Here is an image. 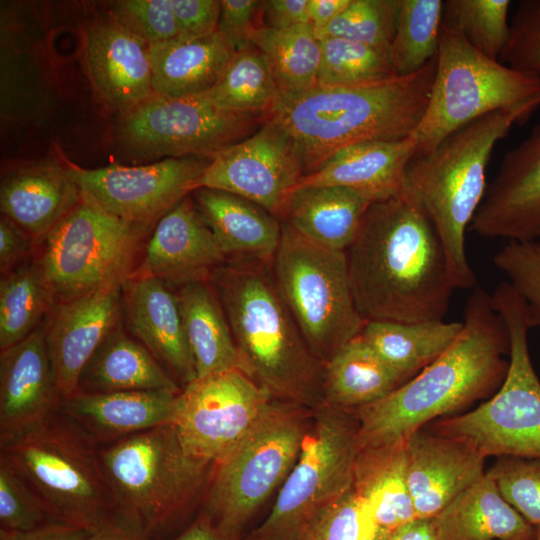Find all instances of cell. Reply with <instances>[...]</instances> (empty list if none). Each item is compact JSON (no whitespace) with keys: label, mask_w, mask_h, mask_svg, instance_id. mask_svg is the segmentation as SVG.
<instances>
[{"label":"cell","mask_w":540,"mask_h":540,"mask_svg":"<svg viewBox=\"0 0 540 540\" xmlns=\"http://www.w3.org/2000/svg\"><path fill=\"white\" fill-rule=\"evenodd\" d=\"M261 5L258 0H221L217 32L234 52L252 45L251 35L257 27L254 21Z\"/></svg>","instance_id":"50"},{"label":"cell","mask_w":540,"mask_h":540,"mask_svg":"<svg viewBox=\"0 0 540 540\" xmlns=\"http://www.w3.org/2000/svg\"><path fill=\"white\" fill-rule=\"evenodd\" d=\"M400 0H351L346 9L316 32L322 39L335 37L389 50Z\"/></svg>","instance_id":"43"},{"label":"cell","mask_w":540,"mask_h":540,"mask_svg":"<svg viewBox=\"0 0 540 540\" xmlns=\"http://www.w3.org/2000/svg\"><path fill=\"white\" fill-rule=\"evenodd\" d=\"M352 487L390 534L416 519L407 481L405 442L359 449Z\"/></svg>","instance_id":"35"},{"label":"cell","mask_w":540,"mask_h":540,"mask_svg":"<svg viewBox=\"0 0 540 540\" xmlns=\"http://www.w3.org/2000/svg\"><path fill=\"white\" fill-rule=\"evenodd\" d=\"M115 518L147 540H165L200 512L216 462L183 449L172 424L99 446Z\"/></svg>","instance_id":"5"},{"label":"cell","mask_w":540,"mask_h":540,"mask_svg":"<svg viewBox=\"0 0 540 540\" xmlns=\"http://www.w3.org/2000/svg\"><path fill=\"white\" fill-rule=\"evenodd\" d=\"M493 262L522 299L529 328H540V241H508Z\"/></svg>","instance_id":"45"},{"label":"cell","mask_w":540,"mask_h":540,"mask_svg":"<svg viewBox=\"0 0 540 540\" xmlns=\"http://www.w3.org/2000/svg\"><path fill=\"white\" fill-rule=\"evenodd\" d=\"M0 461L36 495L54 521L94 533L116 519L99 445L60 410L0 437Z\"/></svg>","instance_id":"7"},{"label":"cell","mask_w":540,"mask_h":540,"mask_svg":"<svg viewBox=\"0 0 540 540\" xmlns=\"http://www.w3.org/2000/svg\"><path fill=\"white\" fill-rule=\"evenodd\" d=\"M505 500L533 527L540 526V459L498 457L487 471Z\"/></svg>","instance_id":"46"},{"label":"cell","mask_w":540,"mask_h":540,"mask_svg":"<svg viewBox=\"0 0 540 540\" xmlns=\"http://www.w3.org/2000/svg\"><path fill=\"white\" fill-rule=\"evenodd\" d=\"M372 202L363 193L343 186H296L281 221L318 245L347 251Z\"/></svg>","instance_id":"29"},{"label":"cell","mask_w":540,"mask_h":540,"mask_svg":"<svg viewBox=\"0 0 540 540\" xmlns=\"http://www.w3.org/2000/svg\"><path fill=\"white\" fill-rule=\"evenodd\" d=\"M271 272L303 338L323 364L360 334L366 320L354 301L346 251L318 245L282 222Z\"/></svg>","instance_id":"11"},{"label":"cell","mask_w":540,"mask_h":540,"mask_svg":"<svg viewBox=\"0 0 540 540\" xmlns=\"http://www.w3.org/2000/svg\"><path fill=\"white\" fill-rule=\"evenodd\" d=\"M387 540H437L433 519H414L393 531Z\"/></svg>","instance_id":"57"},{"label":"cell","mask_w":540,"mask_h":540,"mask_svg":"<svg viewBox=\"0 0 540 540\" xmlns=\"http://www.w3.org/2000/svg\"><path fill=\"white\" fill-rule=\"evenodd\" d=\"M109 14L148 45L180 36L172 0H120Z\"/></svg>","instance_id":"47"},{"label":"cell","mask_w":540,"mask_h":540,"mask_svg":"<svg viewBox=\"0 0 540 540\" xmlns=\"http://www.w3.org/2000/svg\"><path fill=\"white\" fill-rule=\"evenodd\" d=\"M403 384L359 335L342 346L325 364L324 403L346 410L374 403Z\"/></svg>","instance_id":"36"},{"label":"cell","mask_w":540,"mask_h":540,"mask_svg":"<svg viewBox=\"0 0 540 540\" xmlns=\"http://www.w3.org/2000/svg\"><path fill=\"white\" fill-rule=\"evenodd\" d=\"M197 378L232 369L242 360L219 295L210 280L195 281L176 291Z\"/></svg>","instance_id":"33"},{"label":"cell","mask_w":540,"mask_h":540,"mask_svg":"<svg viewBox=\"0 0 540 540\" xmlns=\"http://www.w3.org/2000/svg\"><path fill=\"white\" fill-rule=\"evenodd\" d=\"M90 534L77 527L53 523L26 532L0 529V540H88Z\"/></svg>","instance_id":"54"},{"label":"cell","mask_w":540,"mask_h":540,"mask_svg":"<svg viewBox=\"0 0 540 540\" xmlns=\"http://www.w3.org/2000/svg\"><path fill=\"white\" fill-rule=\"evenodd\" d=\"M319 87H348L395 77L389 50L335 37L321 39Z\"/></svg>","instance_id":"41"},{"label":"cell","mask_w":540,"mask_h":540,"mask_svg":"<svg viewBox=\"0 0 540 540\" xmlns=\"http://www.w3.org/2000/svg\"><path fill=\"white\" fill-rule=\"evenodd\" d=\"M437 540H529L530 525L485 474L433 517Z\"/></svg>","instance_id":"31"},{"label":"cell","mask_w":540,"mask_h":540,"mask_svg":"<svg viewBox=\"0 0 540 540\" xmlns=\"http://www.w3.org/2000/svg\"><path fill=\"white\" fill-rule=\"evenodd\" d=\"M274 398L239 369L196 378L177 398L173 427L189 455L218 462L254 427Z\"/></svg>","instance_id":"15"},{"label":"cell","mask_w":540,"mask_h":540,"mask_svg":"<svg viewBox=\"0 0 540 540\" xmlns=\"http://www.w3.org/2000/svg\"><path fill=\"white\" fill-rule=\"evenodd\" d=\"M462 321L366 320L360 336L406 382L444 353L459 336Z\"/></svg>","instance_id":"34"},{"label":"cell","mask_w":540,"mask_h":540,"mask_svg":"<svg viewBox=\"0 0 540 540\" xmlns=\"http://www.w3.org/2000/svg\"><path fill=\"white\" fill-rule=\"evenodd\" d=\"M227 261L189 195L157 221L132 274L179 287L211 280Z\"/></svg>","instance_id":"21"},{"label":"cell","mask_w":540,"mask_h":540,"mask_svg":"<svg viewBox=\"0 0 540 540\" xmlns=\"http://www.w3.org/2000/svg\"><path fill=\"white\" fill-rule=\"evenodd\" d=\"M55 299L35 257L0 280V351L31 335L45 320Z\"/></svg>","instance_id":"38"},{"label":"cell","mask_w":540,"mask_h":540,"mask_svg":"<svg viewBox=\"0 0 540 540\" xmlns=\"http://www.w3.org/2000/svg\"><path fill=\"white\" fill-rule=\"evenodd\" d=\"M416 519L433 518L480 479L485 457L466 442L423 428L405 441Z\"/></svg>","instance_id":"23"},{"label":"cell","mask_w":540,"mask_h":540,"mask_svg":"<svg viewBox=\"0 0 540 540\" xmlns=\"http://www.w3.org/2000/svg\"><path fill=\"white\" fill-rule=\"evenodd\" d=\"M193 200L227 260L272 263L282 235L278 217L222 190L198 188Z\"/></svg>","instance_id":"28"},{"label":"cell","mask_w":540,"mask_h":540,"mask_svg":"<svg viewBox=\"0 0 540 540\" xmlns=\"http://www.w3.org/2000/svg\"><path fill=\"white\" fill-rule=\"evenodd\" d=\"M308 0H267L262 1L260 12L265 27L286 29L309 23Z\"/></svg>","instance_id":"53"},{"label":"cell","mask_w":540,"mask_h":540,"mask_svg":"<svg viewBox=\"0 0 540 540\" xmlns=\"http://www.w3.org/2000/svg\"><path fill=\"white\" fill-rule=\"evenodd\" d=\"M351 0H308L309 23L318 32L340 15Z\"/></svg>","instance_id":"56"},{"label":"cell","mask_w":540,"mask_h":540,"mask_svg":"<svg viewBox=\"0 0 540 540\" xmlns=\"http://www.w3.org/2000/svg\"><path fill=\"white\" fill-rule=\"evenodd\" d=\"M442 19V0H400L389 49L395 76L412 75L437 55Z\"/></svg>","instance_id":"40"},{"label":"cell","mask_w":540,"mask_h":540,"mask_svg":"<svg viewBox=\"0 0 540 540\" xmlns=\"http://www.w3.org/2000/svg\"><path fill=\"white\" fill-rule=\"evenodd\" d=\"M180 35L205 36L217 31L220 0H172Z\"/></svg>","instance_id":"51"},{"label":"cell","mask_w":540,"mask_h":540,"mask_svg":"<svg viewBox=\"0 0 540 540\" xmlns=\"http://www.w3.org/2000/svg\"><path fill=\"white\" fill-rule=\"evenodd\" d=\"M416 150L412 136L355 143L333 153L297 186H343L373 202L384 200L402 190L406 168Z\"/></svg>","instance_id":"26"},{"label":"cell","mask_w":540,"mask_h":540,"mask_svg":"<svg viewBox=\"0 0 540 540\" xmlns=\"http://www.w3.org/2000/svg\"><path fill=\"white\" fill-rule=\"evenodd\" d=\"M122 323L182 389L197 378L177 294L170 285L131 274L122 284Z\"/></svg>","instance_id":"22"},{"label":"cell","mask_w":540,"mask_h":540,"mask_svg":"<svg viewBox=\"0 0 540 540\" xmlns=\"http://www.w3.org/2000/svg\"><path fill=\"white\" fill-rule=\"evenodd\" d=\"M61 402L43 321L26 339L1 351L0 437L46 420Z\"/></svg>","instance_id":"24"},{"label":"cell","mask_w":540,"mask_h":540,"mask_svg":"<svg viewBox=\"0 0 540 540\" xmlns=\"http://www.w3.org/2000/svg\"><path fill=\"white\" fill-rule=\"evenodd\" d=\"M265 114L220 109L199 95L153 94L122 115L120 132L127 145L147 156L209 158L252 133Z\"/></svg>","instance_id":"14"},{"label":"cell","mask_w":540,"mask_h":540,"mask_svg":"<svg viewBox=\"0 0 540 540\" xmlns=\"http://www.w3.org/2000/svg\"><path fill=\"white\" fill-rule=\"evenodd\" d=\"M58 523L27 485L0 461V529L31 531Z\"/></svg>","instance_id":"48"},{"label":"cell","mask_w":540,"mask_h":540,"mask_svg":"<svg viewBox=\"0 0 540 540\" xmlns=\"http://www.w3.org/2000/svg\"><path fill=\"white\" fill-rule=\"evenodd\" d=\"M436 67L437 55L404 77L280 92L267 116L290 136L306 175L346 146L410 137L425 113Z\"/></svg>","instance_id":"3"},{"label":"cell","mask_w":540,"mask_h":540,"mask_svg":"<svg viewBox=\"0 0 540 540\" xmlns=\"http://www.w3.org/2000/svg\"><path fill=\"white\" fill-rule=\"evenodd\" d=\"M88 540H147L141 534L115 519L89 535Z\"/></svg>","instance_id":"58"},{"label":"cell","mask_w":540,"mask_h":540,"mask_svg":"<svg viewBox=\"0 0 540 540\" xmlns=\"http://www.w3.org/2000/svg\"><path fill=\"white\" fill-rule=\"evenodd\" d=\"M279 93L264 56L250 45L234 52L216 83L199 96L223 110L268 115Z\"/></svg>","instance_id":"39"},{"label":"cell","mask_w":540,"mask_h":540,"mask_svg":"<svg viewBox=\"0 0 540 540\" xmlns=\"http://www.w3.org/2000/svg\"><path fill=\"white\" fill-rule=\"evenodd\" d=\"M516 111L482 116L446 137L434 150L409 162L404 187L418 199L443 244L455 289H469L476 275L465 248V231L487 188L486 170L495 145L514 124Z\"/></svg>","instance_id":"6"},{"label":"cell","mask_w":540,"mask_h":540,"mask_svg":"<svg viewBox=\"0 0 540 540\" xmlns=\"http://www.w3.org/2000/svg\"><path fill=\"white\" fill-rule=\"evenodd\" d=\"M148 48L110 14L84 28L88 78L100 98L122 115L154 94Z\"/></svg>","instance_id":"20"},{"label":"cell","mask_w":540,"mask_h":540,"mask_svg":"<svg viewBox=\"0 0 540 540\" xmlns=\"http://www.w3.org/2000/svg\"><path fill=\"white\" fill-rule=\"evenodd\" d=\"M122 319V285L55 303L45 338L62 400L77 391L82 369Z\"/></svg>","instance_id":"19"},{"label":"cell","mask_w":540,"mask_h":540,"mask_svg":"<svg viewBox=\"0 0 540 540\" xmlns=\"http://www.w3.org/2000/svg\"><path fill=\"white\" fill-rule=\"evenodd\" d=\"M499 61L524 74L540 77V0L518 3Z\"/></svg>","instance_id":"49"},{"label":"cell","mask_w":540,"mask_h":540,"mask_svg":"<svg viewBox=\"0 0 540 540\" xmlns=\"http://www.w3.org/2000/svg\"><path fill=\"white\" fill-rule=\"evenodd\" d=\"M470 226L489 239L540 238V120L525 140L505 154Z\"/></svg>","instance_id":"18"},{"label":"cell","mask_w":540,"mask_h":540,"mask_svg":"<svg viewBox=\"0 0 540 540\" xmlns=\"http://www.w3.org/2000/svg\"><path fill=\"white\" fill-rule=\"evenodd\" d=\"M179 393L76 392L62 400L59 410L78 424L99 446H103L149 429L172 424Z\"/></svg>","instance_id":"27"},{"label":"cell","mask_w":540,"mask_h":540,"mask_svg":"<svg viewBox=\"0 0 540 540\" xmlns=\"http://www.w3.org/2000/svg\"><path fill=\"white\" fill-rule=\"evenodd\" d=\"M313 409L274 399L254 427L216 463L201 510L224 529H244L294 467Z\"/></svg>","instance_id":"10"},{"label":"cell","mask_w":540,"mask_h":540,"mask_svg":"<svg viewBox=\"0 0 540 540\" xmlns=\"http://www.w3.org/2000/svg\"><path fill=\"white\" fill-rule=\"evenodd\" d=\"M529 540H535V537H534V538H532V539H529Z\"/></svg>","instance_id":"60"},{"label":"cell","mask_w":540,"mask_h":540,"mask_svg":"<svg viewBox=\"0 0 540 540\" xmlns=\"http://www.w3.org/2000/svg\"><path fill=\"white\" fill-rule=\"evenodd\" d=\"M390 535L351 486L309 522L301 540H387Z\"/></svg>","instance_id":"44"},{"label":"cell","mask_w":540,"mask_h":540,"mask_svg":"<svg viewBox=\"0 0 540 540\" xmlns=\"http://www.w3.org/2000/svg\"><path fill=\"white\" fill-rule=\"evenodd\" d=\"M358 446L352 410L313 409L299 457L266 519L245 540H301L309 522L351 486Z\"/></svg>","instance_id":"13"},{"label":"cell","mask_w":540,"mask_h":540,"mask_svg":"<svg viewBox=\"0 0 540 540\" xmlns=\"http://www.w3.org/2000/svg\"><path fill=\"white\" fill-rule=\"evenodd\" d=\"M509 333V365L495 394L479 407L442 419L432 432L462 440L485 458L540 459V380L531 362L522 299L506 281L491 294Z\"/></svg>","instance_id":"9"},{"label":"cell","mask_w":540,"mask_h":540,"mask_svg":"<svg viewBox=\"0 0 540 540\" xmlns=\"http://www.w3.org/2000/svg\"><path fill=\"white\" fill-rule=\"evenodd\" d=\"M243 372L274 399L324 403V364L312 353L275 285L271 264L228 260L212 276Z\"/></svg>","instance_id":"4"},{"label":"cell","mask_w":540,"mask_h":540,"mask_svg":"<svg viewBox=\"0 0 540 540\" xmlns=\"http://www.w3.org/2000/svg\"><path fill=\"white\" fill-rule=\"evenodd\" d=\"M121 391H182L152 353L128 333L122 319L82 369L76 392Z\"/></svg>","instance_id":"30"},{"label":"cell","mask_w":540,"mask_h":540,"mask_svg":"<svg viewBox=\"0 0 540 540\" xmlns=\"http://www.w3.org/2000/svg\"><path fill=\"white\" fill-rule=\"evenodd\" d=\"M35 242L9 219H0V271L4 275L35 254Z\"/></svg>","instance_id":"52"},{"label":"cell","mask_w":540,"mask_h":540,"mask_svg":"<svg viewBox=\"0 0 540 540\" xmlns=\"http://www.w3.org/2000/svg\"><path fill=\"white\" fill-rule=\"evenodd\" d=\"M82 191L65 162L41 161L7 172L0 210L37 245L81 200Z\"/></svg>","instance_id":"25"},{"label":"cell","mask_w":540,"mask_h":540,"mask_svg":"<svg viewBox=\"0 0 540 540\" xmlns=\"http://www.w3.org/2000/svg\"><path fill=\"white\" fill-rule=\"evenodd\" d=\"M352 294L365 320H443L455 290L443 244L406 187L370 204L346 251Z\"/></svg>","instance_id":"1"},{"label":"cell","mask_w":540,"mask_h":540,"mask_svg":"<svg viewBox=\"0 0 540 540\" xmlns=\"http://www.w3.org/2000/svg\"><path fill=\"white\" fill-rule=\"evenodd\" d=\"M81 191L109 214L148 227L199 188L209 158L167 157L140 165L86 169L64 160Z\"/></svg>","instance_id":"16"},{"label":"cell","mask_w":540,"mask_h":540,"mask_svg":"<svg viewBox=\"0 0 540 540\" xmlns=\"http://www.w3.org/2000/svg\"><path fill=\"white\" fill-rule=\"evenodd\" d=\"M509 0L443 1L442 21L456 30L478 51L499 60L508 39Z\"/></svg>","instance_id":"42"},{"label":"cell","mask_w":540,"mask_h":540,"mask_svg":"<svg viewBox=\"0 0 540 540\" xmlns=\"http://www.w3.org/2000/svg\"><path fill=\"white\" fill-rule=\"evenodd\" d=\"M155 94L168 97L199 95L219 79L234 51L216 31L178 36L148 48Z\"/></svg>","instance_id":"32"},{"label":"cell","mask_w":540,"mask_h":540,"mask_svg":"<svg viewBox=\"0 0 540 540\" xmlns=\"http://www.w3.org/2000/svg\"><path fill=\"white\" fill-rule=\"evenodd\" d=\"M146 228L109 214L82 192L36 245L34 257L55 302L122 285L135 270Z\"/></svg>","instance_id":"12"},{"label":"cell","mask_w":540,"mask_h":540,"mask_svg":"<svg viewBox=\"0 0 540 540\" xmlns=\"http://www.w3.org/2000/svg\"><path fill=\"white\" fill-rule=\"evenodd\" d=\"M303 176L293 141L267 116L254 133L209 157L199 188L243 197L282 220L287 199Z\"/></svg>","instance_id":"17"},{"label":"cell","mask_w":540,"mask_h":540,"mask_svg":"<svg viewBox=\"0 0 540 540\" xmlns=\"http://www.w3.org/2000/svg\"><path fill=\"white\" fill-rule=\"evenodd\" d=\"M535 540H540V526L535 527Z\"/></svg>","instance_id":"59"},{"label":"cell","mask_w":540,"mask_h":540,"mask_svg":"<svg viewBox=\"0 0 540 540\" xmlns=\"http://www.w3.org/2000/svg\"><path fill=\"white\" fill-rule=\"evenodd\" d=\"M245 536L232 533L216 524L200 510L193 521L177 535L165 540H245Z\"/></svg>","instance_id":"55"},{"label":"cell","mask_w":540,"mask_h":540,"mask_svg":"<svg viewBox=\"0 0 540 540\" xmlns=\"http://www.w3.org/2000/svg\"><path fill=\"white\" fill-rule=\"evenodd\" d=\"M251 44L264 56L279 92H298L317 86L322 46L310 23L286 29L257 26Z\"/></svg>","instance_id":"37"},{"label":"cell","mask_w":540,"mask_h":540,"mask_svg":"<svg viewBox=\"0 0 540 540\" xmlns=\"http://www.w3.org/2000/svg\"><path fill=\"white\" fill-rule=\"evenodd\" d=\"M462 323L451 346L420 373L384 398L352 410L359 449L405 442L429 421L497 391L509 365V333L482 287L469 295Z\"/></svg>","instance_id":"2"},{"label":"cell","mask_w":540,"mask_h":540,"mask_svg":"<svg viewBox=\"0 0 540 540\" xmlns=\"http://www.w3.org/2000/svg\"><path fill=\"white\" fill-rule=\"evenodd\" d=\"M539 107L540 77L484 55L442 21L429 101L411 135L416 155L431 152L450 134L492 112L516 111L528 120Z\"/></svg>","instance_id":"8"}]
</instances>
